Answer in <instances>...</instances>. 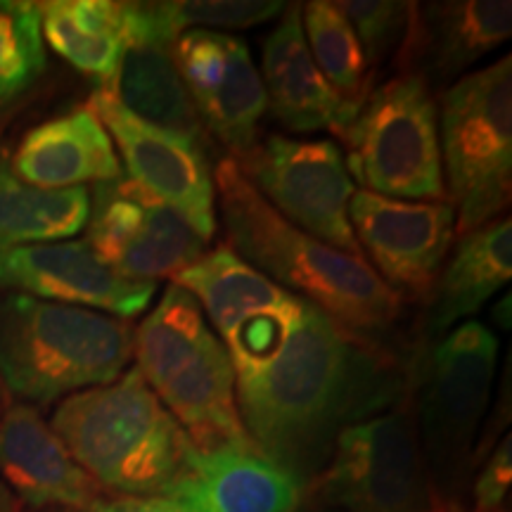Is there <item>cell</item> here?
I'll list each match as a JSON object with an SVG mask.
<instances>
[{"label":"cell","instance_id":"6da1fadb","mask_svg":"<svg viewBox=\"0 0 512 512\" xmlns=\"http://www.w3.org/2000/svg\"><path fill=\"white\" fill-rule=\"evenodd\" d=\"M403 373L382 342L306 302L278 351L235 373V401L256 451L299 482L328 460L335 437L399 403Z\"/></svg>","mask_w":512,"mask_h":512},{"label":"cell","instance_id":"7a4b0ae2","mask_svg":"<svg viewBox=\"0 0 512 512\" xmlns=\"http://www.w3.org/2000/svg\"><path fill=\"white\" fill-rule=\"evenodd\" d=\"M230 249L249 266L325 311L356 335L380 342L403 316V299L368 261L325 245L275 211L233 157L211 169Z\"/></svg>","mask_w":512,"mask_h":512},{"label":"cell","instance_id":"3957f363","mask_svg":"<svg viewBox=\"0 0 512 512\" xmlns=\"http://www.w3.org/2000/svg\"><path fill=\"white\" fill-rule=\"evenodd\" d=\"M50 427L112 496H169L195 453L136 366L110 384L67 396Z\"/></svg>","mask_w":512,"mask_h":512},{"label":"cell","instance_id":"277c9868","mask_svg":"<svg viewBox=\"0 0 512 512\" xmlns=\"http://www.w3.org/2000/svg\"><path fill=\"white\" fill-rule=\"evenodd\" d=\"M133 358L197 451H256L238 413L228 351L188 290L166 287L133 330Z\"/></svg>","mask_w":512,"mask_h":512},{"label":"cell","instance_id":"5b68a950","mask_svg":"<svg viewBox=\"0 0 512 512\" xmlns=\"http://www.w3.org/2000/svg\"><path fill=\"white\" fill-rule=\"evenodd\" d=\"M133 358V325L0 290V382L29 406L110 384Z\"/></svg>","mask_w":512,"mask_h":512},{"label":"cell","instance_id":"8992f818","mask_svg":"<svg viewBox=\"0 0 512 512\" xmlns=\"http://www.w3.org/2000/svg\"><path fill=\"white\" fill-rule=\"evenodd\" d=\"M439 147L456 238L501 219L512 192V57L439 93Z\"/></svg>","mask_w":512,"mask_h":512},{"label":"cell","instance_id":"52a82bcc","mask_svg":"<svg viewBox=\"0 0 512 512\" xmlns=\"http://www.w3.org/2000/svg\"><path fill=\"white\" fill-rule=\"evenodd\" d=\"M425 351L418 368L415 430L437 498L453 512L470 479L501 344L479 320H465Z\"/></svg>","mask_w":512,"mask_h":512},{"label":"cell","instance_id":"ba28073f","mask_svg":"<svg viewBox=\"0 0 512 512\" xmlns=\"http://www.w3.org/2000/svg\"><path fill=\"white\" fill-rule=\"evenodd\" d=\"M349 176L361 190L408 202H446L437 100L415 74L377 86L344 131Z\"/></svg>","mask_w":512,"mask_h":512},{"label":"cell","instance_id":"9c48e42d","mask_svg":"<svg viewBox=\"0 0 512 512\" xmlns=\"http://www.w3.org/2000/svg\"><path fill=\"white\" fill-rule=\"evenodd\" d=\"M313 494L320 508L337 512H448L403 406L344 427L316 472Z\"/></svg>","mask_w":512,"mask_h":512},{"label":"cell","instance_id":"30bf717a","mask_svg":"<svg viewBox=\"0 0 512 512\" xmlns=\"http://www.w3.org/2000/svg\"><path fill=\"white\" fill-rule=\"evenodd\" d=\"M235 162L252 188L292 226L366 261L349 221L356 188L342 150L332 140L271 133Z\"/></svg>","mask_w":512,"mask_h":512},{"label":"cell","instance_id":"8fae6325","mask_svg":"<svg viewBox=\"0 0 512 512\" xmlns=\"http://www.w3.org/2000/svg\"><path fill=\"white\" fill-rule=\"evenodd\" d=\"M86 228L93 252L136 283L174 278L207 247L169 204L124 174L95 185Z\"/></svg>","mask_w":512,"mask_h":512},{"label":"cell","instance_id":"7c38bea8","mask_svg":"<svg viewBox=\"0 0 512 512\" xmlns=\"http://www.w3.org/2000/svg\"><path fill=\"white\" fill-rule=\"evenodd\" d=\"M91 110L119 147L126 176L169 204L204 242L216 235V192L200 143L128 112L110 88L91 95Z\"/></svg>","mask_w":512,"mask_h":512},{"label":"cell","instance_id":"4fadbf2b","mask_svg":"<svg viewBox=\"0 0 512 512\" xmlns=\"http://www.w3.org/2000/svg\"><path fill=\"white\" fill-rule=\"evenodd\" d=\"M349 221L363 256L373 271L401 299H427L453 238L456 209L451 202H408L356 190Z\"/></svg>","mask_w":512,"mask_h":512},{"label":"cell","instance_id":"5bb4252c","mask_svg":"<svg viewBox=\"0 0 512 512\" xmlns=\"http://www.w3.org/2000/svg\"><path fill=\"white\" fill-rule=\"evenodd\" d=\"M174 60L202 126L221 140L228 157L252 150L266 91L247 43L221 31H185L174 43Z\"/></svg>","mask_w":512,"mask_h":512},{"label":"cell","instance_id":"9a60e30c","mask_svg":"<svg viewBox=\"0 0 512 512\" xmlns=\"http://www.w3.org/2000/svg\"><path fill=\"white\" fill-rule=\"evenodd\" d=\"M0 290L128 320L150 306L157 283L114 273L86 240L0 249Z\"/></svg>","mask_w":512,"mask_h":512},{"label":"cell","instance_id":"2e32d148","mask_svg":"<svg viewBox=\"0 0 512 512\" xmlns=\"http://www.w3.org/2000/svg\"><path fill=\"white\" fill-rule=\"evenodd\" d=\"M512 34L508 0L413 3L399 48V74H415L430 91H446L467 69L501 48Z\"/></svg>","mask_w":512,"mask_h":512},{"label":"cell","instance_id":"e0dca14e","mask_svg":"<svg viewBox=\"0 0 512 512\" xmlns=\"http://www.w3.org/2000/svg\"><path fill=\"white\" fill-rule=\"evenodd\" d=\"M0 482L31 508L83 512L102 496L50 422L29 403H12L0 415Z\"/></svg>","mask_w":512,"mask_h":512},{"label":"cell","instance_id":"ac0fdd59","mask_svg":"<svg viewBox=\"0 0 512 512\" xmlns=\"http://www.w3.org/2000/svg\"><path fill=\"white\" fill-rule=\"evenodd\" d=\"M259 74L266 91V110L287 131H330L342 140L358 114L318 72L306 46L299 3L285 5L278 24L264 38Z\"/></svg>","mask_w":512,"mask_h":512},{"label":"cell","instance_id":"d6986e66","mask_svg":"<svg viewBox=\"0 0 512 512\" xmlns=\"http://www.w3.org/2000/svg\"><path fill=\"white\" fill-rule=\"evenodd\" d=\"M174 43L147 3H128V46L110 91L147 124L204 145V126L176 67Z\"/></svg>","mask_w":512,"mask_h":512},{"label":"cell","instance_id":"ffe728a7","mask_svg":"<svg viewBox=\"0 0 512 512\" xmlns=\"http://www.w3.org/2000/svg\"><path fill=\"white\" fill-rule=\"evenodd\" d=\"M166 498L188 512H297L304 484L259 451L195 448Z\"/></svg>","mask_w":512,"mask_h":512},{"label":"cell","instance_id":"44dd1931","mask_svg":"<svg viewBox=\"0 0 512 512\" xmlns=\"http://www.w3.org/2000/svg\"><path fill=\"white\" fill-rule=\"evenodd\" d=\"M17 178L43 190L86 188L121 176L117 147L91 105L53 117L31 128L12 152Z\"/></svg>","mask_w":512,"mask_h":512},{"label":"cell","instance_id":"7402d4cb","mask_svg":"<svg viewBox=\"0 0 512 512\" xmlns=\"http://www.w3.org/2000/svg\"><path fill=\"white\" fill-rule=\"evenodd\" d=\"M512 280V221L508 216L486 223L458 238V245L441 268L427 302L425 335L437 342Z\"/></svg>","mask_w":512,"mask_h":512},{"label":"cell","instance_id":"603a6c76","mask_svg":"<svg viewBox=\"0 0 512 512\" xmlns=\"http://www.w3.org/2000/svg\"><path fill=\"white\" fill-rule=\"evenodd\" d=\"M41 36L76 72L110 88L128 46V3L50 0L36 3Z\"/></svg>","mask_w":512,"mask_h":512},{"label":"cell","instance_id":"cb8c5ba5","mask_svg":"<svg viewBox=\"0 0 512 512\" xmlns=\"http://www.w3.org/2000/svg\"><path fill=\"white\" fill-rule=\"evenodd\" d=\"M91 216V190H43L15 176L0 150V249L46 245L79 235Z\"/></svg>","mask_w":512,"mask_h":512},{"label":"cell","instance_id":"d4e9b609","mask_svg":"<svg viewBox=\"0 0 512 512\" xmlns=\"http://www.w3.org/2000/svg\"><path fill=\"white\" fill-rule=\"evenodd\" d=\"M302 29L306 46L323 79L347 105L361 110L363 102L373 93V74H370L366 50L337 3L330 0L304 3Z\"/></svg>","mask_w":512,"mask_h":512},{"label":"cell","instance_id":"484cf974","mask_svg":"<svg viewBox=\"0 0 512 512\" xmlns=\"http://www.w3.org/2000/svg\"><path fill=\"white\" fill-rule=\"evenodd\" d=\"M152 17L171 38L185 31L249 29L280 17L285 3L273 0H174V3H147Z\"/></svg>","mask_w":512,"mask_h":512},{"label":"cell","instance_id":"4316f807","mask_svg":"<svg viewBox=\"0 0 512 512\" xmlns=\"http://www.w3.org/2000/svg\"><path fill=\"white\" fill-rule=\"evenodd\" d=\"M46 67L36 3H0V81L29 88Z\"/></svg>","mask_w":512,"mask_h":512},{"label":"cell","instance_id":"83f0119b","mask_svg":"<svg viewBox=\"0 0 512 512\" xmlns=\"http://www.w3.org/2000/svg\"><path fill=\"white\" fill-rule=\"evenodd\" d=\"M411 5L394 0H344L337 8L356 31L368 62L380 64L392 53H399L411 19Z\"/></svg>","mask_w":512,"mask_h":512},{"label":"cell","instance_id":"f1b7e54d","mask_svg":"<svg viewBox=\"0 0 512 512\" xmlns=\"http://www.w3.org/2000/svg\"><path fill=\"white\" fill-rule=\"evenodd\" d=\"M512 484V441L505 434L472 484V512H498L508 508Z\"/></svg>","mask_w":512,"mask_h":512},{"label":"cell","instance_id":"f546056e","mask_svg":"<svg viewBox=\"0 0 512 512\" xmlns=\"http://www.w3.org/2000/svg\"><path fill=\"white\" fill-rule=\"evenodd\" d=\"M83 512H188L166 496H105Z\"/></svg>","mask_w":512,"mask_h":512},{"label":"cell","instance_id":"4dcf8cb0","mask_svg":"<svg viewBox=\"0 0 512 512\" xmlns=\"http://www.w3.org/2000/svg\"><path fill=\"white\" fill-rule=\"evenodd\" d=\"M24 91H27V88L17 86V83L0 81V110H5V107H8L15 98H19V95H22Z\"/></svg>","mask_w":512,"mask_h":512},{"label":"cell","instance_id":"1f68e13d","mask_svg":"<svg viewBox=\"0 0 512 512\" xmlns=\"http://www.w3.org/2000/svg\"><path fill=\"white\" fill-rule=\"evenodd\" d=\"M496 320L503 330L510 328V294H505L503 302L496 306Z\"/></svg>","mask_w":512,"mask_h":512},{"label":"cell","instance_id":"d6a6232c","mask_svg":"<svg viewBox=\"0 0 512 512\" xmlns=\"http://www.w3.org/2000/svg\"><path fill=\"white\" fill-rule=\"evenodd\" d=\"M17 510V498L10 494V489L0 482V512H15Z\"/></svg>","mask_w":512,"mask_h":512},{"label":"cell","instance_id":"836d02e7","mask_svg":"<svg viewBox=\"0 0 512 512\" xmlns=\"http://www.w3.org/2000/svg\"><path fill=\"white\" fill-rule=\"evenodd\" d=\"M306 512H337V510H325V508H318V510H306Z\"/></svg>","mask_w":512,"mask_h":512},{"label":"cell","instance_id":"e575fe53","mask_svg":"<svg viewBox=\"0 0 512 512\" xmlns=\"http://www.w3.org/2000/svg\"><path fill=\"white\" fill-rule=\"evenodd\" d=\"M498 512H510V508H505V510H498Z\"/></svg>","mask_w":512,"mask_h":512}]
</instances>
